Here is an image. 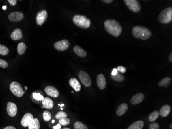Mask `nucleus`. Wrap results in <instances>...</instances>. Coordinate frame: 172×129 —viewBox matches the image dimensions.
Here are the masks:
<instances>
[{"instance_id":"nucleus-1","label":"nucleus","mask_w":172,"mask_h":129,"mask_svg":"<svg viewBox=\"0 0 172 129\" xmlns=\"http://www.w3.org/2000/svg\"><path fill=\"white\" fill-rule=\"evenodd\" d=\"M105 29L108 33L117 37L122 32V27L119 22L114 19H108L104 23Z\"/></svg>"},{"instance_id":"nucleus-2","label":"nucleus","mask_w":172,"mask_h":129,"mask_svg":"<svg viewBox=\"0 0 172 129\" xmlns=\"http://www.w3.org/2000/svg\"><path fill=\"white\" fill-rule=\"evenodd\" d=\"M132 35L137 39L143 40H147L152 36V32L149 29L142 26H136L132 29Z\"/></svg>"},{"instance_id":"nucleus-3","label":"nucleus","mask_w":172,"mask_h":129,"mask_svg":"<svg viewBox=\"0 0 172 129\" xmlns=\"http://www.w3.org/2000/svg\"><path fill=\"white\" fill-rule=\"evenodd\" d=\"M73 21L75 25L81 29H88L91 25V20L84 15H75L73 18Z\"/></svg>"},{"instance_id":"nucleus-4","label":"nucleus","mask_w":172,"mask_h":129,"mask_svg":"<svg viewBox=\"0 0 172 129\" xmlns=\"http://www.w3.org/2000/svg\"><path fill=\"white\" fill-rule=\"evenodd\" d=\"M158 20L162 24H167L172 21V7H167L163 10L158 16Z\"/></svg>"},{"instance_id":"nucleus-5","label":"nucleus","mask_w":172,"mask_h":129,"mask_svg":"<svg viewBox=\"0 0 172 129\" xmlns=\"http://www.w3.org/2000/svg\"><path fill=\"white\" fill-rule=\"evenodd\" d=\"M10 89L11 92L17 97H21L24 95V91L22 88L21 84L18 82H12L10 84Z\"/></svg>"},{"instance_id":"nucleus-6","label":"nucleus","mask_w":172,"mask_h":129,"mask_svg":"<svg viewBox=\"0 0 172 129\" xmlns=\"http://www.w3.org/2000/svg\"><path fill=\"white\" fill-rule=\"evenodd\" d=\"M123 2L127 7L132 12H138L141 10V6L139 1L137 0H124Z\"/></svg>"},{"instance_id":"nucleus-7","label":"nucleus","mask_w":172,"mask_h":129,"mask_svg":"<svg viewBox=\"0 0 172 129\" xmlns=\"http://www.w3.org/2000/svg\"><path fill=\"white\" fill-rule=\"evenodd\" d=\"M78 77L81 83L87 87H90L92 84L91 78L86 72L81 70L78 73Z\"/></svg>"},{"instance_id":"nucleus-8","label":"nucleus","mask_w":172,"mask_h":129,"mask_svg":"<svg viewBox=\"0 0 172 129\" xmlns=\"http://www.w3.org/2000/svg\"><path fill=\"white\" fill-rule=\"evenodd\" d=\"M48 12L46 10H41L36 15V23L38 25H42L48 18Z\"/></svg>"},{"instance_id":"nucleus-9","label":"nucleus","mask_w":172,"mask_h":129,"mask_svg":"<svg viewBox=\"0 0 172 129\" xmlns=\"http://www.w3.org/2000/svg\"><path fill=\"white\" fill-rule=\"evenodd\" d=\"M70 43L66 39L58 41L54 44V48L59 51H64L69 47Z\"/></svg>"},{"instance_id":"nucleus-10","label":"nucleus","mask_w":172,"mask_h":129,"mask_svg":"<svg viewBox=\"0 0 172 129\" xmlns=\"http://www.w3.org/2000/svg\"><path fill=\"white\" fill-rule=\"evenodd\" d=\"M23 14L19 12H10L8 15V19L12 22L20 21L23 18Z\"/></svg>"},{"instance_id":"nucleus-11","label":"nucleus","mask_w":172,"mask_h":129,"mask_svg":"<svg viewBox=\"0 0 172 129\" xmlns=\"http://www.w3.org/2000/svg\"><path fill=\"white\" fill-rule=\"evenodd\" d=\"M33 119V115L31 113H27L25 114L22 118L21 121L22 126L24 127H29Z\"/></svg>"},{"instance_id":"nucleus-12","label":"nucleus","mask_w":172,"mask_h":129,"mask_svg":"<svg viewBox=\"0 0 172 129\" xmlns=\"http://www.w3.org/2000/svg\"><path fill=\"white\" fill-rule=\"evenodd\" d=\"M7 112L10 117H14L17 113V106L16 104L11 102H8L7 104Z\"/></svg>"},{"instance_id":"nucleus-13","label":"nucleus","mask_w":172,"mask_h":129,"mask_svg":"<svg viewBox=\"0 0 172 129\" xmlns=\"http://www.w3.org/2000/svg\"><path fill=\"white\" fill-rule=\"evenodd\" d=\"M44 91L48 96L52 97L53 98H57L59 96V91L53 86H46L44 89Z\"/></svg>"},{"instance_id":"nucleus-14","label":"nucleus","mask_w":172,"mask_h":129,"mask_svg":"<svg viewBox=\"0 0 172 129\" xmlns=\"http://www.w3.org/2000/svg\"><path fill=\"white\" fill-rule=\"evenodd\" d=\"M96 82L98 88L100 89H104L106 86V80L103 74H98L96 79Z\"/></svg>"},{"instance_id":"nucleus-15","label":"nucleus","mask_w":172,"mask_h":129,"mask_svg":"<svg viewBox=\"0 0 172 129\" xmlns=\"http://www.w3.org/2000/svg\"><path fill=\"white\" fill-rule=\"evenodd\" d=\"M145 98V96L143 93H137L134 95L131 99V103L133 105H137L139 103L142 102Z\"/></svg>"},{"instance_id":"nucleus-16","label":"nucleus","mask_w":172,"mask_h":129,"mask_svg":"<svg viewBox=\"0 0 172 129\" xmlns=\"http://www.w3.org/2000/svg\"><path fill=\"white\" fill-rule=\"evenodd\" d=\"M10 37L13 40L17 41L21 39L23 37V34H22L21 30L19 28L15 29L11 34Z\"/></svg>"},{"instance_id":"nucleus-17","label":"nucleus","mask_w":172,"mask_h":129,"mask_svg":"<svg viewBox=\"0 0 172 129\" xmlns=\"http://www.w3.org/2000/svg\"><path fill=\"white\" fill-rule=\"evenodd\" d=\"M69 84L77 92H78L81 91V85L78 80L76 78H71L69 80Z\"/></svg>"},{"instance_id":"nucleus-18","label":"nucleus","mask_w":172,"mask_h":129,"mask_svg":"<svg viewBox=\"0 0 172 129\" xmlns=\"http://www.w3.org/2000/svg\"><path fill=\"white\" fill-rule=\"evenodd\" d=\"M43 106L46 109H52L54 106L53 101L48 97H44L42 100L41 101Z\"/></svg>"},{"instance_id":"nucleus-19","label":"nucleus","mask_w":172,"mask_h":129,"mask_svg":"<svg viewBox=\"0 0 172 129\" xmlns=\"http://www.w3.org/2000/svg\"><path fill=\"white\" fill-rule=\"evenodd\" d=\"M73 51L75 54L81 58H85L87 55V53L86 51L78 45L75 46L73 48Z\"/></svg>"},{"instance_id":"nucleus-20","label":"nucleus","mask_w":172,"mask_h":129,"mask_svg":"<svg viewBox=\"0 0 172 129\" xmlns=\"http://www.w3.org/2000/svg\"><path fill=\"white\" fill-rule=\"evenodd\" d=\"M128 105L126 103H122L121 105L119 106V107L117 108V111H116V114L117 116H121L122 115L125 114V113H126L127 110H128Z\"/></svg>"},{"instance_id":"nucleus-21","label":"nucleus","mask_w":172,"mask_h":129,"mask_svg":"<svg viewBox=\"0 0 172 129\" xmlns=\"http://www.w3.org/2000/svg\"><path fill=\"white\" fill-rule=\"evenodd\" d=\"M171 110V108L170 105L165 104L161 108L160 112H159L160 115L162 117H167V116L170 114Z\"/></svg>"},{"instance_id":"nucleus-22","label":"nucleus","mask_w":172,"mask_h":129,"mask_svg":"<svg viewBox=\"0 0 172 129\" xmlns=\"http://www.w3.org/2000/svg\"><path fill=\"white\" fill-rule=\"evenodd\" d=\"M144 126V122L142 120H138L132 124L127 129H142Z\"/></svg>"},{"instance_id":"nucleus-23","label":"nucleus","mask_w":172,"mask_h":129,"mask_svg":"<svg viewBox=\"0 0 172 129\" xmlns=\"http://www.w3.org/2000/svg\"><path fill=\"white\" fill-rule=\"evenodd\" d=\"M171 79L170 77H166L163 79H162L159 83V86L160 87H167L169 86L171 84Z\"/></svg>"},{"instance_id":"nucleus-24","label":"nucleus","mask_w":172,"mask_h":129,"mask_svg":"<svg viewBox=\"0 0 172 129\" xmlns=\"http://www.w3.org/2000/svg\"><path fill=\"white\" fill-rule=\"evenodd\" d=\"M32 96L34 100L38 101H41L44 98L43 93L40 91H36L33 92L32 94Z\"/></svg>"},{"instance_id":"nucleus-25","label":"nucleus","mask_w":172,"mask_h":129,"mask_svg":"<svg viewBox=\"0 0 172 129\" xmlns=\"http://www.w3.org/2000/svg\"><path fill=\"white\" fill-rule=\"evenodd\" d=\"M28 127L29 129H40V122L39 120L37 118H33Z\"/></svg>"},{"instance_id":"nucleus-26","label":"nucleus","mask_w":172,"mask_h":129,"mask_svg":"<svg viewBox=\"0 0 172 129\" xmlns=\"http://www.w3.org/2000/svg\"><path fill=\"white\" fill-rule=\"evenodd\" d=\"M27 48V45L25 44V43L23 42L20 43L17 47V51H18V54L20 55L23 54L25 52Z\"/></svg>"},{"instance_id":"nucleus-27","label":"nucleus","mask_w":172,"mask_h":129,"mask_svg":"<svg viewBox=\"0 0 172 129\" xmlns=\"http://www.w3.org/2000/svg\"><path fill=\"white\" fill-rule=\"evenodd\" d=\"M160 115V113L158 110H155L153 112L151 113V114L148 116V120L151 122H154L158 118Z\"/></svg>"},{"instance_id":"nucleus-28","label":"nucleus","mask_w":172,"mask_h":129,"mask_svg":"<svg viewBox=\"0 0 172 129\" xmlns=\"http://www.w3.org/2000/svg\"><path fill=\"white\" fill-rule=\"evenodd\" d=\"M111 78L113 80H115V81L119 82L123 81L124 80V75L121 72L119 71L117 72V74L115 75H111Z\"/></svg>"},{"instance_id":"nucleus-29","label":"nucleus","mask_w":172,"mask_h":129,"mask_svg":"<svg viewBox=\"0 0 172 129\" xmlns=\"http://www.w3.org/2000/svg\"><path fill=\"white\" fill-rule=\"evenodd\" d=\"M74 128L75 129H88L86 125L79 121H77L74 123Z\"/></svg>"},{"instance_id":"nucleus-30","label":"nucleus","mask_w":172,"mask_h":129,"mask_svg":"<svg viewBox=\"0 0 172 129\" xmlns=\"http://www.w3.org/2000/svg\"><path fill=\"white\" fill-rule=\"evenodd\" d=\"M9 53V50L5 45L0 44V55H6Z\"/></svg>"},{"instance_id":"nucleus-31","label":"nucleus","mask_w":172,"mask_h":129,"mask_svg":"<svg viewBox=\"0 0 172 129\" xmlns=\"http://www.w3.org/2000/svg\"><path fill=\"white\" fill-rule=\"evenodd\" d=\"M70 122V120L69 118L67 117L62 118L61 119H60L59 120V124L62 126H65L69 124Z\"/></svg>"},{"instance_id":"nucleus-32","label":"nucleus","mask_w":172,"mask_h":129,"mask_svg":"<svg viewBox=\"0 0 172 129\" xmlns=\"http://www.w3.org/2000/svg\"><path fill=\"white\" fill-rule=\"evenodd\" d=\"M43 119L46 122L49 121L51 119V114L48 111L46 110L43 112Z\"/></svg>"},{"instance_id":"nucleus-33","label":"nucleus","mask_w":172,"mask_h":129,"mask_svg":"<svg viewBox=\"0 0 172 129\" xmlns=\"http://www.w3.org/2000/svg\"><path fill=\"white\" fill-rule=\"evenodd\" d=\"M67 116L68 115L66 113L63 112V111H59L55 115V118L59 120L60 119H61L62 118L67 117Z\"/></svg>"},{"instance_id":"nucleus-34","label":"nucleus","mask_w":172,"mask_h":129,"mask_svg":"<svg viewBox=\"0 0 172 129\" xmlns=\"http://www.w3.org/2000/svg\"><path fill=\"white\" fill-rule=\"evenodd\" d=\"M149 129H159V124L158 122H152L149 124Z\"/></svg>"},{"instance_id":"nucleus-35","label":"nucleus","mask_w":172,"mask_h":129,"mask_svg":"<svg viewBox=\"0 0 172 129\" xmlns=\"http://www.w3.org/2000/svg\"><path fill=\"white\" fill-rule=\"evenodd\" d=\"M8 67V63L5 60L0 58V67L2 68H6Z\"/></svg>"},{"instance_id":"nucleus-36","label":"nucleus","mask_w":172,"mask_h":129,"mask_svg":"<svg viewBox=\"0 0 172 129\" xmlns=\"http://www.w3.org/2000/svg\"><path fill=\"white\" fill-rule=\"evenodd\" d=\"M118 71L122 73H125L126 71V67H123L122 66H119L117 68Z\"/></svg>"},{"instance_id":"nucleus-37","label":"nucleus","mask_w":172,"mask_h":129,"mask_svg":"<svg viewBox=\"0 0 172 129\" xmlns=\"http://www.w3.org/2000/svg\"><path fill=\"white\" fill-rule=\"evenodd\" d=\"M8 2L12 6H15L17 4V0H8Z\"/></svg>"},{"instance_id":"nucleus-38","label":"nucleus","mask_w":172,"mask_h":129,"mask_svg":"<svg viewBox=\"0 0 172 129\" xmlns=\"http://www.w3.org/2000/svg\"><path fill=\"white\" fill-rule=\"evenodd\" d=\"M117 72H118V71H117V68H114L113 69V71L111 72V75H115L117 74Z\"/></svg>"},{"instance_id":"nucleus-39","label":"nucleus","mask_w":172,"mask_h":129,"mask_svg":"<svg viewBox=\"0 0 172 129\" xmlns=\"http://www.w3.org/2000/svg\"><path fill=\"white\" fill-rule=\"evenodd\" d=\"M53 129H61V126L59 124H58L53 127Z\"/></svg>"},{"instance_id":"nucleus-40","label":"nucleus","mask_w":172,"mask_h":129,"mask_svg":"<svg viewBox=\"0 0 172 129\" xmlns=\"http://www.w3.org/2000/svg\"><path fill=\"white\" fill-rule=\"evenodd\" d=\"M102 1L103 2L106 3V4H109V3H111L113 2V0H103Z\"/></svg>"},{"instance_id":"nucleus-41","label":"nucleus","mask_w":172,"mask_h":129,"mask_svg":"<svg viewBox=\"0 0 172 129\" xmlns=\"http://www.w3.org/2000/svg\"><path fill=\"white\" fill-rule=\"evenodd\" d=\"M4 129H16V128L15 127H14V126H7V127H5Z\"/></svg>"},{"instance_id":"nucleus-42","label":"nucleus","mask_w":172,"mask_h":129,"mask_svg":"<svg viewBox=\"0 0 172 129\" xmlns=\"http://www.w3.org/2000/svg\"><path fill=\"white\" fill-rule=\"evenodd\" d=\"M169 60H170V62H172V52H171V53H170V55H169Z\"/></svg>"},{"instance_id":"nucleus-43","label":"nucleus","mask_w":172,"mask_h":129,"mask_svg":"<svg viewBox=\"0 0 172 129\" xmlns=\"http://www.w3.org/2000/svg\"><path fill=\"white\" fill-rule=\"evenodd\" d=\"M6 8H7V7H6V6H3L2 7L3 10H6Z\"/></svg>"},{"instance_id":"nucleus-44","label":"nucleus","mask_w":172,"mask_h":129,"mask_svg":"<svg viewBox=\"0 0 172 129\" xmlns=\"http://www.w3.org/2000/svg\"><path fill=\"white\" fill-rule=\"evenodd\" d=\"M62 129H70L69 128H62Z\"/></svg>"},{"instance_id":"nucleus-45","label":"nucleus","mask_w":172,"mask_h":129,"mask_svg":"<svg viewBox=\"0 0 172 129\" xmlns=\"http://www.w3.org/2000/svg\"><path fill=\"white\" fill-rule=\"evenodd\" d=\"M54 122H55V120H52V123H54Z\"/></svg>"},{"instance_id":"nucleus-46","label":"nucleus","mask_w":172,"mask_h":129,"mask_svg":"<svg viewBox=\"0 0 172 129\" xmlns=\"http://www.w3.org/2000/svg\"><path fill=\"white\" fill-rule=\"evenodd\" d=\"M172 124H171V125H170V128H172Z\"/></svg>"},{"instance_id":"nucleus-47","label":"nucleus","mask_w":172,"mask_h":129,"mask_svg":"<svg viewBox=\"0 0 172 129\" xmlns=\"http://www.w3.org/2000/svg\"><path fill=\"white\" fill-rule=\"evenodd\" d=\"M25 89H26V90H27V86H25Z\"/></svg>"},{"instance_id":"nucleus-48","label":"nucleus","mask_w":172,"mask_h":129,"mask_svg":"<svg viewBox=\"0 0 172 129\" xmlns=\"http://www.w3.org/2000/svg\"><path fill=\"white\" fill-rule=\"evenodd\" d=\"M63 106H64V104H62V105H61V107Z\"/></svg>"}]
</instances>
